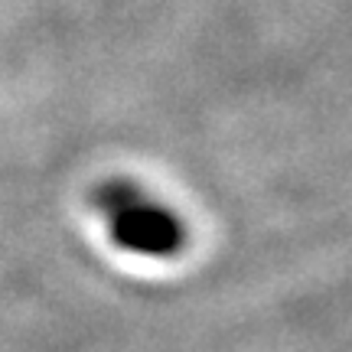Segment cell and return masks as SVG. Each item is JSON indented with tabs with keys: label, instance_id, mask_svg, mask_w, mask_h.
<instances>
[{
	"label": "cell",
	"instance_id": "cell-1",
	"mask_svg": "<svg viewBox=\"0 0 352 352\" xmlns=\"http://www.w3.org/2000/svg\"><path fill=\"white\" fill-rule=\"evenodd\" d=\"M95 206L108 215L114 241L124 252L166 258V254H176L183 245V226L176 222V215L166 212L164 206L147 202L134 183H124V179L104 183L95 192Z\"/></svg>",
	"mask_w": 352,
	"mask_h": 352
}]
</instances>
